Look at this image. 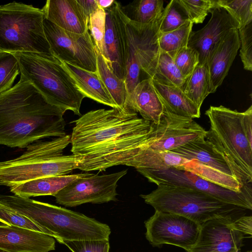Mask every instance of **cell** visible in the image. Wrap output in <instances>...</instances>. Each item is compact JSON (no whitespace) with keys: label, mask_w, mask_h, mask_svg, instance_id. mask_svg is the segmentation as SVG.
<instances>
[{"label":"cell","mask_w":252,"mask_h":252,"mask_svg":"<svg viewBox=\"0 0 252 252\" xmlns=\"http://www.w3.org/2000/svg\"><path fill=\"white\" fill-rule=\"evenodd\" d=\"M72 154L82 157L78 168L103 171L126 164L146 146L155 124L127 109L90 111L72 122Z\"/></svg>","instance_id":"obj_1"},{"label":"cell","mask_w":252,"mask_h":252,"mask_svg":"<svg viewBox=\"0 0 252 252\" xmlns=\"http://www.w3.org/2000/svg\"><path fill=\"white\" fill-rule=\"evenodd\" d=\"M65 111L50 104L20 74L16 84L0 93V145L24 148L42 139L66 135Z\"/></svg>","instance_id":"obj_2"},{"label":"cell","mask_w":252,"mask_h":252,"mask_svg":"<svg viewBox=\"0 0 252 252\" xmlns=\"http://www.w3.org/2000/svg\"><path fill=\"white\" fill-rule=\"evenodd\" d=\"M0 203L32 220L46 234L62 241L109 239L108 225L81 213L16 195H0Z\"/></svg>","instance_id":"obj_3"},{"label":"cell","mask_w":252,"mask_h":252,"mask_svg":"<svg viewBox=\"0 0 252 252\" xmlns=\"http://www.w3.org/2000/svg\"><path fill=\"white\" fill-rule=\"evenodd\" d=\"M70 135L38 140L29 144L20 156L0 161V185L9 188L43 177L68 175L78 168L82 157L64 156Z\"/></svg>","instance_id":"obj_4"},{"label":"cell","mask_w":252,"mask_h":252,"mask_svg":"<svg viewBox=\"0 0 252 252\" xmlns=\"http://www.w3.org/2000/svg\"><path fill=\"white\" fill-rule=\"evenodd\" d=\"M20 74L28 80L51 104L81 116L85 96L76 87L63 62L53 55L14 53Z\"/></svg>","instance_id":"obj_5"},{"label":"cell","mask_w":252,"mask_h":252,"mask_svg":"<svg viewBox=\"0 0 252 252\" xmlns=\"http://www.w3.org/2000/svg\"><path fill=\"white\" fill-rule=\"evenodd\" d=\"M205 114L210 124L205 139L224 158L242 184H252V144L243 128L242 113L220 105L211 106Z\"/></svg>","instance_id":"obj_6"},{"label":"cell","mask_w":252,"mask_h":252,"mask_svg":"<svg viewBox=\"0 0 252 252\" xmlns=\"http://www.w3.org/2000/svg\"><path fill=\"white\" fill-rule=\"evenodd\" d=\"M140 196L155 211L182 216L200 225L216 218L238 219L246 215L247 210L185 187L160 184L150 193Z\"/></svg>","instance_id":"obj_7"},{"label":"cell","mask_w":252,"mask_h":252,"mask_svg":"<svg viewBox=\"0 0 252 252\" xmlns=\"http://www.w3.org/2000/svg\"><path fill=\"white\" fill-rule=\"evenodd\" d=\"M42 9L13 1L0 5V52L52 55Z\"/></svg>","instance_id":"obj_8"},{"label":"cell","mask_w":252,"mask_h":252,"mask_svg":"<svg viewBox=\"0 0 252 252\" xmlns=\"http://www.w3.org/2000/svg\"><path fill=\"white\" fill-rule=\"evenodd\" d=\"M170 152L189 160L185 170L225 189L241 192L252 187L237 178L224 158L205 137L191 141Z\"/></svg>","instance_id":"obj_9"},{"label":"cell","mask_w":252,"mask_h":252,"mask_svg":"<svg viewBox=\"0 0 252 252\" xmlns=\"http://www.w3.org/2000/svg\"><path fill=\"white\" fill-rule=\"evenodd\" d=\"M252 236V217L220 218L200 225L195 244L187 252H239Z\"/></svg>","instance_id":"obj_10"},{"label":"cell","mask_w":252,"mask_h":252,"mask_svg":"<svg viewBox=\"0 0 252 252\" xmlns=\"http://www.w3.org/2000/svg\"><path fill=\"white\" fill-rule=\"evenodd\" d=\"M151 183L157 186L163 184L190 188L206 193L228 204L247 210L252 209V187L236 192L217 185L190 172L170 168L162 170H136Z\"/></svg>","instance_id":"obj_11"},{"label":"cell","mask_w":252,"mask_h":252,"mask_svg":"<svg viewBox=\"0 0 252 252\" xmlns=\"http://www.w3.org/2000/svg\"><path fill=\"white\" fill-rule=\"evenodd\" d=\"M43 28L52 54L62 62L96 70V49L89 31L79 34L65 31L44 18Z\"/></svg>","instance_id":"obj_12"},{"label":"cell","mask_w":252,"mask_h":252,"mask_svg":"<svg viewBox=\"0 0 252 252\" xmlns=\"http://www.w3.org/2000/svg\"><path fill=\"white\" fill-rule=\"evenodd\" d=\"M127 170L98 175H89L76 179L61 190L54 197L57 203L66 207H75L91 203L101 204L117 200L118 181Z\"/></svg>","instance_id":"obj_13"},{"label":"cell","mask_w":252,"mask_h":252,"mask_svg":"<svg viewBox=\"0 0 252 252\" xmlns=\"http://www.w3.org/2000/svg\"><path fill=\"white\" fill-rule=\"evenodd\" d=\"M144 223L146 238L153 247L171 245L186 252L195 244L200 227V224L182 216L157 211Z\"/></svg>","instance_id":"obj_14"},{"label":"cell","mask_w":252,"mask_h":252,"mask_svg":"<svg viewBox=\"0 0 252 252\" xmlns=\"http://www.w3.org/2000/svg\"><path fill=\"white\" fill-rule=\"evenodd\" d=\"M104 10L105 31L102 55L113 73L125 80L128 51L127 26L129 19L123 6L115 0Z\"/></svg>","instance_id":"obj_15"},{"label":"cell","mask_w":252,"mask_h":252,"mask_svg":"<svg viewBox=\"0 0 252 252\" xmlns=\"http://www.w3.org/2000/svg\"><path fill=\"white\" fill-rule=\"evenodd\" d=\"M206 130L193 119L173 114L164 108L159 122L147 147L158 152H168L191 141L205 137Z\"/></svg>","instance_id":"obj_16"},{"label":"cell","mask_w":252,"mask_h":252,"mask_svg":"<svg viewBox=\"0 0 252 252\" xmlns=\"http://www.w3.org/2000/svg\"><path fill=\"white\" fill-rule=\"evenodd\" d=\"M210 13L211 16L207 24L200 30L192 31L188 41V47L198 53L200 65L207 64L214 48L230 30L239 28L238 22L223 8L218 6Z\"/></svg>","instance_id":"obj_17"},{"label":"cell","mask_w":252,"mask_h":252,"mask_svg":"<svg viewBox=\"0 0 252 252\" xmlns=\"http://www.w3.org/2000/svg\"><path fill=\"white\" fill-rule=\"evenodd\" d=\"M55 239L46 234L14 225H0V250L4 252H49Z\"/></svg>","instance_id":"obj_18"},{"label":"cell","mask_w":252,"mask_h":252,"mask_svg":"<svg viewBox=\"0 0 252 252\" xmlns=\"http://www.w3.org/2000/svg\"><path fill=\"white\" fill-rule=\"evenodd\" d=\"M240 47L238 29L233 28L222 38L208 59L211 93L216 92L227 75Z\"/></svg>","instance_id":"obj_19"},{"label":"cell","mask_w":252,"mask_h":252,"mask_svg":"<svg viewBox=\"0 0 252 252\" xmlns=\"http://www.w3.org/2000/svg\"><path fill=\"white\" fill-rule=\"evenodd\" d=\"M41 9L45 19L65 31L79 34L89 31V19L77 0H48Z\"/></svg>","instance_id":"obj_20"},{"label":"cell","mask_w":252,"mask_h":252,"mask_svg":"<svg viewBox=\"0 0 252 252\" xmlns=\"http://www.w3.org/2000/svg\"><path fill=\"white\" fill-rule=\"evenodd\" d=\"M126 108L139 113L143 119L155 125L159 122L164 107L152 79H144L136 86L128 97Z\"/></svg>","instance_id":"obj_21"},{"label":"cell","mask_w":252,"mask_h":252,"mask_svg":"<svg viewBox=\"0 0 252 252\" xmlns=\"http://www.w3.org/2000/svg\"><path fill=\"white\" fill-rule=\"evenodd\" d=\"M63 63L76 87L85 97L112 108H117L96 71H88L67 63Z\"/></svg>","instance_id":"obj_22"},{"label":"cell","mask_w":252,"mask_h":252,"mask_svg":"<svg viewBox=\"0 0 252 252\" xmlns=\"http://www.w3.org/2000/svg\"><path fill=\"white\" fill-rule=\"evenodd\" d=\"M90 174L85 173L38 178L10 187V191L14 195L25 198L45 195L54 196L72 181Z\"/></svg>","instance_id":"obj_23"},{"label":"cell","mask_w":252,"mask_h":252,"mask_svg":"<svg viewBox=\"0 0 252 252\" xmlns=\"http://www.w3.org/2000/svg\"><path fill=\"white\" fill-rule=\"evenodd\" d=\"M152 80L165 109L173 114L183 117L193 119L200 117V109L186 95L182 89L174 85Z\"/></svg>","instance_id":"obj_24"},{"label":"cell","mask_w":252,"mask_h":252,"mask_svg":"<svg viewBox=\"0 0 252 252\" xmlns=\"http://www.w3.org/2000/svg\"><path fill=\"white\" fill-rule=\"evenodd\" d=\"M189 160L178 155L168 152H158L147 145L130 159L126 165L139 169L162 170L170 168L182 169Z\"/></svg>","instance_id":"obj_25"},{"label":"cell","mask_w":252,"mask_h":252,"mask_svg":"<svg viewBox=\"0 0 252 252\" xmlns=\"http://www.w3.org/2000/svg\"><path fill=\"white\" fill-rule=\"evenodd\" d=\"M96 54V71L107 88L116 107L126 109L128 93L125 80L119 79L113 73L102 55L97 49Z\"/></svg>","instance_id":"obj_26"},{"label":"cell","mask_w":252,"mask_h":252,"mask_svg":"<svg viewBox=\"0 0 252 252\" xmlns=\"http://www.w3.org/2000/svg\"><path fill=\"white\" fill-rule=\"evenodd\" d=\"M183 91L199 108L211 93L209 73L207 64L197 65L186 79Z\"/></svg>","instance_id":"obj_27"},{"label":"cell","mask_w":252,"mask_h":252,"mask_svg":"<svg viewBox=\"0 0 252 252\" xmlns=\"http://www.w3.org/2000/svg\"><path fill=\"white\" fill-rule=\"evenodd\" d=\"M123 10L130 21L151 25L156 23L164 9L161 0H135L125 7Z\"/></svg>","instance_id":"obj_28"},{"label":"cell","mask_w":252,"mask_h":252,"mask_svg":"<svg viewBox=\"0 0 252 252\" xmlns=\"http://www.w3.org/2000/svg\"><path fill=\"white\" fill-rule=\"evenodd\" d=\"M153 80L183 89L186 79L174 63L173 58L159 49Z\"/></svg>","instance_id":"obj_29"},{"label":"cell","mask_w":252,"mask_h":252,"mask_svg":"<svg viewBox=\"0 0 252 252\" xmlns=\"http://www.w3.org/2000/svg\"><path fill=\"white\" fill-rule=\"evenodd\" d=\"M193 25L192 22L189 21L175 30L158 34L159 49L174 58L181 49L188 47Z\"/></svg>","instance_id":"obj_30"},{"label":"cell","mask_w":252,"mask_h":252,"mask_svg":"<svg viewBox=\"0 0 252 252\" xmlns=\"http://www.w3.org/2000/svg\"><path fill=\"white\" fill-rule=\"evenodd\" d=\"M190 21L179 0H172L167 4L157 22L158 34L173 31Z\"/></svg>","instance_id":"obj_31"},{"label":"cell","mask_w":252,"mask_h":252,"mask_svg":"<svg viewBox=\"0 0 252 252\" xmlns=\"http://www.w3.org/2000/svg\"><path fill=\"white\" fill-rule=\"evenodd\" d=\"M20 73L18 61L14 54L0 52V93L13 86Z\"/></svg>","instance_id":"obj_32"},{"label":"cell","mask_w":252,"mask_h":252,"mask_svg":"<svg viewBox=\"0 0 252 252\" xmlns=\"http://www.w3.org/2000/svg\"><path fill=\"white\" fill-rule=\"evenodd\" d=\"M217 4L238 22L239 28L252 22V0H217Z\"/></svg>","instance_id":"obj_33"},{"label":"cell","mask_w":252,"mask_h":252,"mask_svg":"<svg viewBox=\"0 0 252 252\" xmlns=\"http://www.w3.org/2000/svg\"><path fill=\"white\" fill-rule=\"evenodd\" d=\"M193 24L202 23L208 13L219 5L217 0H179Z\"/></svg>","instance_id":"obj_34"},{"label":"cell","mask_w":252,"mask_h":252,"mask_svg":"<svg viewBox=\"0 0 252 252\" xmlns=\"http://www.w3.org/2000/svg\"><path fill=\"white\" fill-rule=\"evenodd\" d=\"M0 222L46 234L44 228L32 220L0 203Z\"/></svg>","instance_id":"obj_35"},{"label":"cell","mask_w":252,"mask_h":252,"mask_svg":"<svg viewBox=\"0 0 252 252\" xmlns=\"http://www.w3.org/2000/svg\"><path fill=\"white\" fill-rule=\"evenodd\" d=\"M106 12L98 8L89 17L88 29L95 49L102 55L103 51L104 37L105 31Z\"/></svg>","instance_id":"obj_36"},{"label":"cell","mask_w":252,"mask_h":252,"mask_svg":"<svg viewBox=\"0 0 252 252\" xmlns=\"http://www.w3.org/2000/svg\"><path fill=\"white\" fill-rule=\"evenodd\" d=\"M141 71V69L135 50L133 45L128 40V51L125 77L128 97L132 93L136 86L141 81L140 80Z\"/></svg>","instance_id":"obj_37"},{"label":"cell","mask_w":252,"mask_h":252,"mask_svg":"<svg viewBox=\"0 0 252 252\" xmlns=\"http://www.w3.org/2000/svg\"><path fill=\"white\" fill-rule=\"evenodd\" d=\"M175 64L187 79L199 63V55L194 49L187 47L181 49L173 58Z\"/></svg>","instance_id":"obj_38"},{"label":"cell","mask_w":252,"mask_h":252,"mask_svg":"<svg viewBox=\"0 0 252 252\" xmlns=\"http://www.w3.org/2000/svg\"><path fill=\"white\" fill-rule=\"evenodd\" d=\"M72 252H109V239L62 241Z\"/></svg>","instance_id":"obj_39"},{"label":"cell","mask_w":252,"mask_h":252,"mask_svg":"<svg viewBox=\"0 0 252 252\" xmlns=\"http://www.w3.org/2000/svg\"><path fill=\"white\" fill-rule=\"evenodd\" d=\"M241 49L240 56L244 68L252 70V22L238 29Z\"/></svg>","instance_id":"obj_40"},{"label":"cell","mask_w":252,"mask_h":252,"mask_svg":"<svg viewBox=\"0 0 252 252\" xmlns=\"http://www.w3.org/2000/svg\"><path fill=\"white\" fill-rule=\"evenodd\" d=\"M242 113L243 128L247 139L252 144V106Z\"/></svg>","instance_id":"obj_41"},{"label":"cell","mask_w":252,"mask_h":252,"mask_svg":"<svg viewBox=\"0 0 252 252\" xmlns=\"http://www.w3.org/2000/svg\"><path fill=\"white\" fill-rule=\"evenodd\" d=\"M77 1L88 19L90 16L99 8L95 0H77Z\"/></svg>","instance_id":"obj_42"},{"label":"cell","mask_w":252,"mask_h":252,"mask_svg":"<svg viewBox=\"0 0 252 252\" xmlns=\"http://www.w3.org/2000/svg\"><path fill=\"white\" fill-rule=\"evenodd\" d=\"M114 1V0H95L98 7L103 9L111 6Z\"/></svg>","instance_id":"obj_43"},{"label":"cell","mask_w":252,"mask_h":252,"mask_svg":"<svg viewBox=\"0 0 252 252\" xmlns=\"http://www.w3.org/2000/svg\"><path fill=\"white\" fill-rule=\"evenodd\" d=\"M246 252H252V251H247Z\"/></svg>","instance_id":"obj_44"},{"label":"cell","mask_w":252,"mask_h":252,"mask_svg":"<svg viewBox=\"0 0 252 252\" xmlns=\"http://www.w3.org/2000/svg\"><path fill=\"white\" fill-rule=\"evenodd\" d=\"M0 252H3V251H1L0 250Z\"/></svg>","instance_id":"obj_45"}]
</instances>
